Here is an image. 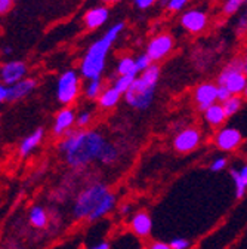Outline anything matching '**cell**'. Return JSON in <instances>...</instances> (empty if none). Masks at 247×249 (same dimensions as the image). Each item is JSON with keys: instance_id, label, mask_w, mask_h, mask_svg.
I'll use <instances>...</instances> for the list:
<instances>
[{"instance_id": "cell-1", "label": "cell", "mask_w": 247, "mask_h": 249, "mask_svg": "<svg viewBox=\"0 0 247 249\" xmlns=\"http://www.w3.org/2000/svg\"><path fill=\"white\" fill-rule=\"evenodd\" d=\"M110 141L97 129H73L61 138L58 150L63 154L66 163L73 169H83L99 158Z\"/></svg>"}, {"instance_id": "cell-2", "label": "cell", "mask_w": 247, "mask_h": 249, "mask_svg": "<svg viewBox=\"0 0 247 249\" xmlns=\"http://www.w3.org/2000/svg\"><path fill=\"white\" fill-rule=\"evenodd\" d=\"M117 195L104 182H92L76 196L73 202V216L89 223L99 221L114 211Z\"/></svg>"}, {"instance_id": "cell-3", "label": "cell", "mask_w": 247, "mask_h": 249, "mask_svg": "<svg viewBox=\"0 0 247 249\" xmlns=\"http://www.w3.org/2000/svg\"><path fill=\"white\" fill-rule=\"evenodd\" d=\"M123 30H125V22H115L105 31L102 37L97 39L94 43H90V46L86 49L80 61V74L84 80H95L102 77L107 66L108 53L113 45L123 33Z\"/></svg>"}, {"instance_id": "cell-4", "label": "cell", "mask_w": 247, "mask_h": 249, "mask_svg": "<svg viewBox=\"0 0 247 249\" xmlns=\"http://www.w3.org/2000/svg\"><path fill=\"white\" fill-rule=\"evenodd\" d=\"M160 80V67L152 64L148 70L138 74L129 90L125 93V101L129 107L144 111L148 110L156 97V90Z\"/></svg>"}, {"instance_id": "cell-5", "label": "cell", "mask_w": 247, "mask_h": 249, "mask_svg": "<svg viewBox=\"0 0 247 249\" xmlns=\"http://www.w3.org/2000/svg\"><path fill=\"white\" fill-rule=\"evenodd\" d=\"M216 83L227 88L231 95H244V90L247 88V74L243 70L241 58L230 61L219 73Z\"/></svg>"}, {"instance_id": "cell-6", "label": "cell", "mask_w": 247, "mask_h": 249, "mask_svg": "<svg viewBox=\"0 0 247 249\" xmlns=\"http://www.w3.org/2000/svg\"><path fill=\"white\" fill-rule=\"evenodd\" d=\"M80 90H82V79L79 71L66 70L58 76L55 85V97L59 104L67 107L71 106L79 98Z\"/></svg>"}, {"instance_id": "cell-7", "label": "cell", "mask_w": 247, "mask_h": 249, "mask_svg": "<svg viewBox=\"0 0 247 249\" xmlns=\"http://www.w3.org/2000/svg\"><path fill=\"white\" fill-rule=\"evenodd\" d=\"M175 49V40L173 36L169 33H159L154 37L149 39L147 43V51L145 53L151 58L154 64L166 59Z\"/></svg>"}, {"instance_id": "cell-8", "label": "cell", "mask_w": 247, "mask_h": 249, "mask_svg": "<svg viewBox=\"0 0 247 249\" xmlns=\"http://www.w3.org/2000/svg\"><path fill=\"white\" fill-rule=\"evenodd\" d=\"M179 24L190 35H201L209 25V15L200 8H193L181 15Z\"/></svg>"}, {"instance_id": "cell-9", "label": "cell", "mask_w": 247, "mask_h": 249, "mask_svg": "<svg viewBox=\"0 0 247 249\" xmlns=\"http://www.w3.org/2000/svg\"><path fill=\"white\" fill-rule=\"evenodd\" d=\"M201 144V132L197 128H183L173 138V148L181 154H188Z\"/></svg>"}, {"instance_id": "cell-10", "label": "cell", "mask_w": 247, "mask_h": 249, "mask_svg": "<svg viewBox=\"0 0 247 249\" xmlns=\"http://www.w3.org/2000/svg\"><path fill=\"white\" fill-rule=\"evenodd\" d=\"M243 144V134L234 126H224L214 135V145L224 153H232Z\"/></svg>"}, {"instance_id": "cell-11", "label": "cell", "mask_w": 247, "mask_h": 249, "mask_svg": "<svg viewBox=\"0 0 247 249\" xmlns=\"http://www.w3.org/2000/svg\"><path fill=\"white\" fill-rule=\"evenodd\" d=\"M193 98L200 111H206L209 107L218 103V83L213 82H204L200 83L194 92H193Z\"/></svg>"}, {"instance_id": "cell-12", "label": "cell", "mask_w": 247, "mask_h": 249, "mask_svg": "<svg viewBox=\"0 0 247 249\" xmlns=\"http://www.w3.org/2000/svg\"><path fill=\"white\" fill-rule=\"evenodd\" d=\"M76 116L77 113L71 107L61 108L53 119L52 134L58 138H64L67 134H70L76 126Z\"/></svg>"}, {"instance_id": "cell-13", "label": "cell", "mask_w": 247, "mask_h": 249, "mask_svg": "<svg viewBox=\"0 0 247 249\" xmlns=\"http://www.w3.org/2000/svg\"><path fill=\"white\" fill-rule=\"evenodd\" d=\"M27 76V64L24 61H8L0 67V82L6 86H12L21 80H24Z\"/></svg>"}, {"instance_id": "cell-14", "label": "cell", "mask_w": 247, "mask_h": 249, "mask_svg": "<svg viewBox=\"0 0 247 249\" xmlns=\"http://www.w3.org/2000/svg\"><path fill=\"white\" fill-rule=\"evenodd\" d=\"M131 230L141 239H148L152 233V218L147 211H138L131 216Z\"/></svg>"}, {"instance_id": "cell-15", "label": "cell", "mask_w": 247, "mask_h": 249, "mask_svg": "<svg viewBox=\"0 0 247 249\" xmlns=\"http://www.w3.org/2000/svg\"><path fill=\"white\" fill-rule=\"evenodd\" d=\"M108 18H110V9L105 5H101V6L90 8L83 17V22L87 30H98L104 24H107Z\"/></svg>"}, {"instance_id": "cell-16", "label": "cell", "mask_w": 247, "mask_h": 249, "mask_svg": "<svg viewBox=\"0 0 247 249\" xmlns=\"http://www.w3.org/2000/svg\"><path fill=\"white\" fill-rule=\"evenodd\" d=\"M37 86V82L34 79H24L12 86H9V97H8V101L9 103H15V101H19L25 97H28L30 93H32Z\"/></svg>"}, {"instance_id": "cell-17", "label": "cell", "mask_w": 247, "mask_h": 249, "mask_svg": "<svg viewBox=\"0 0 247 249\" xmlns=\"http://www.w3.org/2000/svg\"><path fill=\"white\" fill-rule=\"evenodd\" d=\"M203 117H204V122L212 128L222 126V124L225 123V120L228 119L222 103H216L212 107H209L206 111H203Z\"/></svg>"}, {"instance_id": "cell-18", "label": "cell", "mask_w": 247, "mask_h": 249, "mask_svg": "<svg viewBox=\"0 0 247 249\" xmlns=\"http://www.w3.org/2000/svg\"><path fill=\"white\" fill-rule=\"evenodd\" d=\"M45 138V131L42 128L36 129L34 132H32L30 135H27L21 144H19V156H22V158H27V156L32 154L43 141Z\"/></svg>"}, {"instance_id": "cell-19", "label": "cell", "mask_w": 247, "mask_h": 249, "mask_svg": "<svg viewBox=\"0 0 247 249\" xmlns=\"http://www.w3.org/2000/svg\"><path fill=\"white\" fill-rule=\"evenodd\" d=\"M121 97H123V93H120L111 85V86H108V88L104 89V92L101 93V97L97 101H98L99 108H102V110H111V108L117 107V104L120 103Z\"/></svg>"}, {"instance_id": "cell-20", "label": "cell", "mask_w": 247, "mask_h": 249, "mask_svg": "<svg viewBox=\"0 0 247 249\" xmlns=\"http://www.w3.org/2000/svg\"><path fill=\"white\" fill-rule=\"evenodd\" d=\"M28 218H30V224L36 229H45L49 223V213L40 205H34L32 209H30Z\"/></svg>"}, {"instance_id": "cell-21", "label": "cell", "mask_w": 247, "mask_h": 249, "mask_svg": "<svg viewBox=\"0 0 247 249\" xmlns=\"http://www.w3.org/2000/svg\"><path fill=\"white\" fill-rule=\"evenodd\" d=\"M117 76H138V69H136V59L131 55L121 56L117 62L115 67Z\"/></svg>"}, {"instance_id": "cell-22", "label": "cell", "mask_w": 247, "mask_h": 249, "mask_svg": "<svg viewBox=\"0 0 247 249\" xmlns=\"http://www.w3.org/2000/svg\"><path fill=\"white\" fill-rule=\"evenodd\" d=\"M120 154H121L120 148L115 144L108 142L107 147L104 148L102 154H101V158H99V163H102L105 166H113V165H115L118 162Z\"/></svg>"}, {"instance_id": "cell-23", "label": "cell", "mask_w": 247, "mask_h": 249, "mask_svg": "<svg viewBox=\"0 0 247 249\" xmlns=\"http://www.w3.org/2000/svg\"><path fill=\"white\" fill-rule=\"evenodd\" d=\"M104 89H105V86H104L101 79L87 80V83L83 88V93H84V97L87 100L94 101V100H98L101 97V93L104 92Z\"/></svg>"}, {"instance_id": "cell-24", "label": "cell", "mask_w": 247, "mask_h": 249, "mask_svg": "<svg viewBox=\"0 0 247 249\" xmlns=\"http://www.w3.org/2000/svg\"><path fill=\"white\" fill-rule=\"evenodd\" d=\"M230 177H231L232 184H234V196H235V199H243L247 195V185L243 181V178L240 177L238 169L231 168L230 169Z\"/></svg>"}, {"instance_id": "cell-25", "label": "cell", "mask_w": 247, "mask_h": 249, "mask_svg": "<svg viewBox=\"0 0 247 249\" xmlns=\"http://www.w3.org/2000/svg\"><path fill=\"white\" fill-rule=\"evenodd\" d=\"M243 104H244L243 95H231L227 101L222 103V106H224L225 113H227L228 117L235 116V114L243 108Z\"/></svg>"}, {"instance_id": "cell-26", "label": "cell", "mask_w": 247, "mask_h": 249, "mask_svg": "<svg viewBox=\"0 0 247 249\" xmlns=\"http://www.w3.org/2000/svg\"><path fill=\"white\" fill-rule=\"evenodd\" d=\"M235 35L238 37H244L247 36V0L244 6L241 8V11L237 14V21H235Z\"/></svg>"}, {"instance_id": "cell-27", "label": "cell", "mask_w": 247, "mask_h": 249, "mask_svg": "<svg viewBox=\"0 0 247 249\" xmlns=\"http://www.w3.org/2000/svg\"><path fill=\"white\" fill-rule=\"evenodd\" d=\"M244 3L246 0H225L222 5V14L227 17H234L241 11Z\"/></svg>"}, {"instance_id": "cell-28", "label": "cell", "mask_w": 247, "mask_h": 249, "mask_svg": "<svg viewBox=\"0 0 247 249\" xmlns=\"http://www.w3.org/2000/svg\"><path fill=\"white\" fill-rule=\"evenodd\" d=\"M136 79V76H117L113 82V86L120 92V93H125L129 90V88L132 86L133 80Z\"/></svg>"}, {"instance_id": "cell-29", "label": "cell", "mask_w": 247, "mask_h": 249, "mask_svg": "<svg viewBox=\"0 0 247 249\" xmlns=\"http://www.w3.org/2000/svg\"><path fill=\"white\" fill-rule=\"evenodd\" d=\"M92 120H94V113H92V110L84 108V110L79 111L77 116H76L77 129H87V126L92 123Z\"/></svg>"}, {"instance_id": "cell-30", "label": "cell", "mask_w": 247, "mask_h": 249, "mask_svg": "<svg viewBox=\"0 0 247 249\" xmlns=\"http://www.w3.org/2000/svg\"><path fill=\"white\" fill-rule=\"evenodd\" d=\"M212 172H222L228 168V158L227 156H216V158L212 159L210 165H209Z\"/></svg>"}, {"instance_id": "cell-31", "label": "cell", "mask_w": 247, "mask_h": 249, "mask_svg": "<svg viewBox=\"0 0 247 249\" xmlns=\"http://www.w3.org/2000/svg\"><path fill=\"white\" fill-rule=\"evenodd\" d=\"M188 3H190V0H166V9L172 14H176V12L183 11Z\"/></svg>"}, {"instance_id": "cell-32", "label": "cell", "mask_w": 247, "mask_h": 249, "mask_svg": "<svg viewBox=\"0 0 247 249\" xmlns=\"http://www.w3.org/2000/svg\"><path fill=\"white\" fill-rule=\"evenodd\" d=\"M135 59H136V69H138V73H139V74L144 73L145 70H148V69L154 64V62L151 61V58H149L147 53H142V55L136 56Z\"/></svg>"}, {"instance_id": "cell-33", "label": "cell", "mask_w": 247, "mask_h": 249, "mask_svg": "<svg viewBox=\"0 0 247 249\" xmlns=\"http://www.w3.org/2000/svg\"><path fill=\"white\" fill-rule=\"evenodd\" d=\"M169 245L172 249H190L191 248V242L185 237H173L169 242Z\"/></svg>"}, {"instance_id": "cell-34", "label": "cell", "mask_w": 247, "mask_h": 249, "mask_svg": "<svg viewBox=\"0 0 247 249\" xmlns=\"http://www.w3.org/2000/svg\"><path fill=\"white\" fill-rule=\"evenodd\" d=\"M133 2L139 11H145V9H149L154 3L157 2V0H133Z\"/></svg>"}, {"instance_id": "cell-35", "label": "cell", "mask_w": 247, "mask_h": 249, "mask_svg": "<svg viewBox=\"0 0 247 249\" xmlns=\"http://www.w3.org/2000/svg\"><path fill=\"white\" fill-rule=\"evenodd\" d=\"M230 97H231V92H230L227 88L218 85V103H224V101H227Z\"/></svg>"}, {"instance_id": "cell-36", "label": "cell", "mask_w": 247, "mask_h": 249, "mask_svg": "<svg viewBox=\"0 0 247 249\" xmlns=\"http://www.w3.org/2000/svg\"><path fill=\"white\" fill-rule=\"evenodd\" d=\"M8 97H9V86L0 82V106L8 101Z\"/></svg>"}, {"instance_id": "cell-37", "label": "cell", "mask_w": 247, "mask_h": 249, "mask_svg": "<svg viewBox=\"0 0 247 249\" xmlns=\"http://www.w3.org/2000/svg\"><path fill=\"white\" fill-rule=\"evenodd\" d=\"M14 6V0H0V14H6L12 9Z\"/></svg>"}, {"instance_id": "cell-38", "label": "cell", "mask_w": 247, "mask_h": 249, "mask_svg": "<svg viewBox=\"0 0 247 249\" xmlns=\"http://www.w3.org/2000/svg\"><path fill=\"white\" fill-rule=\"evenodd\" d=\"M148 249H172L169 243H165V242H152Z\"/></svg>"}, {"instance_id": "cell-39", "label": "cell", "mask_w": 247, "mask_h": 249, "mask_svg": "<svg viewBox=\"0 0 247 249\" xmlns=\"http://www.w3.org/2000/svg\"><path fill=\"white\" fill-rule=\"evenodd\" d=\"M86 249H110V243L108 242H99V243H95V245H92Z\"/></svg>"}, {"instance_id": "cell-40", "label": "cell", "mask_w": 247, "mask_h": 249, "mask_svg": "<svg viewBox=\"0 0 247 249\" xmlns=\"http://www.w3.org/2000/svg\"><path fill=\"white\" fill-rule=\"evenodd\" d=\"M120 215H123V216H126V215H129L131 212H132V206L129 205V203H125V205H121L120 206Z\"/></svg>"}, {"instance_id": "cell-41", "label": "cell", "mask_w": 247, "mask_h": 249, "mask_svg": "<svg viewBox=\"0 0 247 249\" xmlns=\"http://www.w3.org/2000/svg\"><path fill=\"white\" fill-rule=\"evenodd\" d=\"M238 172H240V177L243 178V181H244L246 185H247V163H244V165L238 169Z\"/></svg>"}, {"instance_id": "cell-42", "label": "cell", "mask_w": 247, "mask_h": 249, "mask_svg": "<svg viewBox=\"0 0 247 249\" xmlns=\"http://www.w3.org/2000/svg\"><path fill=\"white\" fill-rule=\"evenodd\" d=\"M241 62H243V70H244V73L247 74V48H246V51H244V55L241 56Z\"/></svg>"}, {"instance_id": "cell-43", "label": "cell", "mask_w": 247, "mask_h": 249, "mask_svg": "<svg viewBox=\"0 0 247 249\" xmlns=\"http://www.w3.org/2000/svg\"><path fill=\"white\" fill-rule=\"evenodd\" d=\"M101 2L107 6V5H115V3L121 2V0H101Z\"/></svg>"}, {"instance_id": "cell-44", "label": "cell", "mask_w": 247, "mask_h": 249, "mask_svg": "<svg viewBox=\"0 0 247 249\" xmlns=\"http://www.w3.org/2000/svg\"><path fill=\"white\" fill-rule=\"evenodd\" d=\"M3 53H5V55H11V53H12V49H11L9 46H6V48L3 49Z\"/></svg>"}, {"instance_id": "cell-45", "label": "cell", "mask_w": 247, "mask_h": 249, "mask_svg": "<svg viewBox=\"0 0 247 249\" xmlns=\"http://www.w3.org/2000/svg\"><path fill=\"white\" fill-rule=\"evenodd\" d=\"M244 98H247V88H246V90H244V95H243Z\"/></svg>"}]
</instances>
